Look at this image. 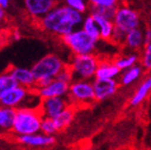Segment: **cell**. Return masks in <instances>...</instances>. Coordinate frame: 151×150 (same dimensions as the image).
<instances>
[{
	"label": "cell",
	"mask_w": 151,
	"mask_h": 150,
	"mask_svg": "<svg viewBox=\"0 0 151 150\" xmlns=\"http://www.w3.org/2000/svg\"><path fill=\"white\" fill-rule=\"evenodd\" d=\"M84 18L85 14L67 6L64 3H58L38 23L45 33L63 38L79 28V26L81 27Z\"/></svg>",
	"instance_id": "1"
},
{
	"label": "cell",
	"mask_w": 151,
	"mask_h": 150,
	"mask_svg": "<svg viewBox=\"0 0 151 150\" xmlns=\"http://www.w3.org/2000/svg\"><path fill=\"white\" fill-rule=\"evenodd\" d=\"M57 79H59V80H61V81H63V82H66V83H68V84H70L73 80H75V78H73V73H71L70 68H69L68 65H67L63 71L59 74V76L57 77Z\"/></svg>",
	"instance_id": "31"
},
{
	"label": "cell",
	"mask_w": 151,
	"mask_h": 150,
	"mask_svg": "<svg viewBox=\"0 0 151 150\" xmlns=\"http://www.w3.org/2000/svg\"><path fill=\"white\" fill-rule=\"evenodd\" d=\"M81 28L83 31H85L89 36L97 40H101V35H100V28L98 25L96 19L92 15H86L83 20V23L81 25Z\"/></svg>",
	"instance_id": "23"
},
{
	"label": "cell",
	"mask_w": 151,
	"mask_h": 150,
	"mask_svg": "<svg viewBox=\"0 0 151 150\" xmlns=\"http://www.w3.org/2000/svg\"><path fill=\"white\" fill-rule=\"evenodd\" d=\"M96 94V101H104L118 92L120 82L116 79L109 80H100L94 79L92 81Z\"/></svg>",
	"instance_id": "12"
},
{
	"label": "cell",
	"mask_w": 151,
	"mask_h": 150,
	"mask_svg": "<svg viewBox=\"0 0 151 150\" xmlns=\"http://www.w3.org/2000/svg\"><path fill=\"white\" fill-rule=\"evenodd\" d=\"M92 16L94 17L98 25H99L101 40H103V41H110L111 38H112L113 32H114V27H116L114 23H113V20L103 18V17L100 16H96V15H92Z\"/></svg>",
	"instance_id": "21"
},
{
	"label": "cell",
	"mask_w": 151,
	"mask_h": 150,
	"mask_svg": "<svg viewBox=\"0 0 151 150\" xmlns=\"http://www.w3.org/2000/svg\"><path fill=\"white\" fill-rule=\"evenodd\" d=\"M116 7H109V9H105V7H103V9H90L89 14L113 20L114 15H116Z\"/></svg>",
	"instance_id": "29"
},
{
	"label": "cell",
	"mask_w": 151,
	"mask_h": 150,
	"mask_svg": "<svg viewBox=\"0 0 151 150\" xmlns=\"http://www.w3.org/2000/svg\"><path fill=\"white\" fill-rule=\"evenodd\" d=\"M37 96L35 89H29L26 87L16 85L12 89L4 94L0 100V105L4 107L18 109L22 107H29V108H39L40 105L34 103L31 101L33 97Z\"/></svg>",
	"instance_id": "6"
},
{
	"label": "cell",
	"mask_w": 151,
	"mask_h": 150,
	"mask_svg": "<svg viewBox=\"0 0 151 150\" xmlns=\"http://www.w3.org/2000/svg\"><path fill=\"white\" fill-rule=\"evenodd\" d=\"M145 69L141 64H137L135 66L128 68L126 71H123L119 78V82L122 86H131L135 82H137L143 75H144Z\"/></svg>",
	"instance_id": "17"
},
{
	"label": "cell",
	"mask_w": 151,
	"mask_h": 150,
	"mask_svg": "<svg viewBox=\"0 0 151 150\" xmlns=\"http://www.w3.org/2000/svg\"><path fill=\"white\" fill-rule=\"evenodd\" d=\"M151 92V76L147 77L144 81H142L141 84L137 86L134 94H132L130 99V105L139 106L146 100V98Z\"/></svg>",
	"instance_id": "18"
},
{
	"label": "cell",
	"mask_w": 151,
	"mask_h": 150,
	"mask_svg": "<svg viewBox=\"0 0 151 150\" xmlns=\"http://www.w3.org/2000/svg\"><path fill=\"white\" fill-rule=\"evenodd\" d=\"M69 104L73 106L90 105L96 101L93 83L90 80L75 79L69 85L67 94Z\"/></svg>",
	"instance_id": "7"
},
{
	"label": "cell",
	"mask_w": 151,
	"mask_h": 150,
	"mask_svg": "<svg viewBox=\"0 0 151 150\" xmlns=\"http://www.w3.org/2000/svg\"><path fill=\"white\" fill-rule=\"evenodd\" d=\"M113 23L116 28H120L124 33H129L132 30L139 28L141 25V17L134 9L129 5L121 3L116 7Z\"/></svg>",
	"instance_id": "8"
},
{
	"label": "cell",
	"mask_w": 151,
	"mask_h": 150,
	"mask_svg": "<svg viewBox=\"0 0 151 150\" xmlns=\"http://www.w3.org/2000/svg\"><path fill=\"white\" fill-rule=\"evenodd\" d=\"M16 85V81L7 69L0 74V100L9 89H12Z\"/></svg>",
	"instance_id": "24"
},
{
	"label": "cell",
	"mask_w": 151,
	"mask_h": 150,
	"mask_svg": "<svg viewBox=\"0 0 151 150\" xmlns=\"http://www.w3.org/2000/svg\"><path fill=\"white\" fill-rule=\"evenodd\" d=\"M101 58L97 54L73 56L67 63L75 79L94 80Z\"/></svg>",
	"instance_id": "5"
},
{
	"label": "cell",
	"mask_w": 151,
	"mask_h": 150,
	"mask_svg": "<svg viewBox=\"0 0 151 150\" xmlns=\"http://www.w3.org/2000/svg\"><path fill=\"white\" fill-rule=\"evenodd\" d=\"M9 2H11V0H0V6L6 9L9 6Z\"/></svg>",
	"instance_id": "33"
},
{
	"label": "cell",
	"mask_w": 151,
	"mask_h": 150,
	"mask_svg": "<svg viewBox=\"0 0 151 150\" xmlns=\"http://www.w3.org/2000/svg\"><path fill=\"white\" fill-rule=\"evenodd\" d=\"M61 41L69 49L73 56L96 54L99 43V40L92 38L81 27L61 38Z\"/></svg>",
	"instance_id": "4"
},
{
	"label": "cell",
	"mask_w": 151,
	"mask_h": 150,
	"mask_svg": "<svg viewBox=\"0 0 151 150\" xmlns=\"http://www.w3.org/2000/svg\"><path fill=\"white\" fill-rule=\"evenodd\" d=\"M144 40H145V44L151 42V28L147 27L144 31Z\"/></svg>",
	"instance_id": "32"
},
{
	"label": "cell",
	"mask_w": 151,
	"mask_h": 150,
	"mask_svg": "<svg viewBox=\"0 0 151 150\" xmlns=\"http://www.w3.org/2000/svg\"><path fill=\"white\" fill-rule=\"evenodd\" d=\"M43 134L46 136H54L55 133L58 132V129L55 124L54 119H50V118H43L42 123H41V130Z\"/></svg>",
	"instance_id": "27"
},
{
	"label": "cell",
	"mask_w": 151,
	"mask_h": 150,
	"mask_svg": "<svg viewBox=\"0 0 151 150\" xmlns=\"http://www.w3.org/2000/svg\"><path fill=\"white\" fill-rule=\"evenodd\" d=\"M17 141L22 145L27 146V147L43 148L55 144L56 138L54 136H46V134H43L42 132H39V133L29 134V136H18Z\"/></svg>",
	"instance_id": "14"
},
{
	"label": "cell",
	"mask_w": 151,
	"mask_h": 150,
	"mask_svg": "<svg viewBox=\"0 0 151 150\" xmlns=\"http://www.w3.org/2000/svg\"><path fill=\"white\" fill-rule=\"evenodd\" d=\"M26 14L39 22L58 4L57 0H23Z\"/></svg>",
	"instance_id": "9"
},
{
	"label": "cell",
	"mask_w": 151,
	"mask_h": 150,
	"mask_svg": "<svg viewBox=\"0 0 151 150\" xmlns=\"http://www.w3.org/2000/svg\"><path fill=\"white\" fill-rule=\"evenodd\" d=\"M7 71L13 76L17 85H20V86L26 87V88L29 89H36L37 79H36L32 68L11 66V67L7 68Z\"/></svg>",
	"instance_id": "13"
},
{
	"label": "cell",
	"mask_w": 151,
	"mask_h": 150,
	"mask_svg": "<svg viewBox=\"0 0 151 150\" xmlns=\"http://www.w3.org/2000/svg\"><path fill=\"white\" fill-rule=\"evenodd\" d=\"M75 108H76L75 106L69 105L65 110L62 111L58 117L54 119L58 131L64 130V129H66L71 124V122H73V119H75V115H76Z\"/></svg>",
	"instance_id": "22"
},
{
	"label": "cell",
	"mask_w": 151,
	"mask_h": 150,
	"mask_svg": "<svg viewBox=\"0 0 151 150\" xmlns=\"http://www.w3.org/2000/svg\"><path fill=\"white\" fill-rule=\"evenodd\" d=\"M43 115L40 108L22 107L16 109L14 126L12 132L18 136H29L39 133L41 130V123Z\"/></svg>",
	"instance_id": "3"
},
{
	"label": "cell",
	"mask_w": 151,
	"mask_h": 150,
	"mask_svg": "<svg viewBox=\"0 0 151 150\" xmlns=\"http://www.w3.org/2000/svg\"><path fill=\"white\" fill-rule=\"evenodd\" d=\"M123 46L126 47L128 50L133 53H137L145 46L144 40V31L141 27L132 30L129 33H127L124 41Z\"/></svg>",
	"instance_id": "16"
},
{
	"label": "cell",
	"mask_w": 151,
	"mask_h": 150,
	"mask_svg": "<svg viewBox=\"0 0 151 150\" xmlns=\"http://www.w3.org/2000/svg\"><path fill=\"white\" fill-rule=\"evenodd\" d=\"M69 85L70 84L63 82V81L56 78V79H54L52 82H50L47 85L41 87V88H37L35 90L41 100L48 98H57V97L67 98Z\"/></svg>",
	"instance_id": "11"
},
{
	"label": "cell",
	"mask_w": 151,
	"mask_h": 150,
	"mask_svg": "<svg viewBox=\"0 0 151 150\" xmlns=\"http://www.w3.org/2000/svg\"><path fill=\"white\" fill-rule=\"evenodd\" d=\"M16 109L0 105V132H9L13 130Z\"/></svg>",
	"instance_id": "19"
},
{
	"label": "cell",
	"mask_w": 151,
	"mask_h": 150,
	"mask_svg": "<svg viewBox=\"0 0 151 150\" xmlns=\"http://www.w3.org/2000/svg\"><path fill=\"white\" fill-rule=\"evenodd\" d=\"M127 34L124 33L123 31H121L120 28H116L114 27V32H113V35L112 38H111V42H113L114 44L116 45H122L124 44V41H125V38Z\"/></svg>",
	"instance_id": "30"
},
{
	"label": "cell",
	"mask_w": 151,
	"mask_h": 150,
	"mask_svg": "<svg viewBox=\"0 0 151 150\" xmlns=\"http://www.w3.org/2000/svg\"><path fill=\"white\" fill-rule=\"evenodd\" d=\"M70 105L67 98L57 97V98H48L44 99L41 101L40 110L44 118L55 119L57 118L62 111H64L66 108Z\"/></svg>",
	"instance_id": "10"
},
{
	"label": "cell",
	"mask_w": 151,
	"mask_h": 150,
	"mask_svg": "<svg viewBox=\"0 0 151 150\" xmlns=\"http://www.w3.org/2000/svg\"><path fill=\"white\" fill-rule=\"evenodd\" d=\"M90 9H109L118 7L121 4V0H87Z\"/></svg>",
	"instance_id": "25"
},
{
	"label": "cell",
	"mask_w": 151,
	"mask_h": 150,
	"mask_svg": "<svg viewBox=\"0 0 151 150\" xmlns=\"http://www.w3.org/2000/svg\"><path fill=\"white\" fill-rule=\"evenodd\" d=\"M66 66L67 64L57 54H47L39 59L32 67V71L37 79L36 89L41 88L52 82Z\"/></svg>",
	"instance_id": "2"
},
{
	"label": "cell",
	"mask_w": 151,
	"mask_h": 150,
	"mask_svg": "<svg viewBox=\"0 0 151 150\" xmlns=\"http://www.w3.org/2000/svg\"><path fill=\"white\" fill-rule=\"evenodd\" d=\"M63 3L82 14H85L89 9L87 0H63Z\"/></svg>",
	"instance_id": "26"
},
{
	"label": "cell",
	"mask_w": 151,
	"mask_h": 150,
	"mask_svg": "<svg viewBox=\"0 0 151 150\" xmlns=\"http://www.w3.org/2000/svg\"><path fill=\"white\" fill-rule=\"evenodd\" d=\"M5 19V9L0 6V24L4 21Z\"/></svg>",
	"instance_id": "34"
},
{
	"label": "cell",
	"mask_w": 151,
	"mask_h": 150,
	"mask_svg": "<svg viewBox=\"0 0 151 150\" xmlns=\"http://www.w3.org/2000/svg\"><path fill=\"white\" fill-rule=\"evenodd\" d=\"M20 34H19V32H14V39L15 40H19L20 39Z\"/></svg>",
	"instance_id": "35"
},
{
	"label": "cell",
	"mask_w": 151,
	"mask_h": 150,
	"mask_svg": "<svg viewBox=\"0 0 151 150\" xmlns=\"http://www.w3.org/2000/svg\"><path fill=\"white\" fill-rule=\"evenodd\" d=\"M116 65L120 68V71H126L128 68L135 66L141 62V56L137 53H128V54H123L120 56H116V59L113 60Z\"/></svg>",
	"instance_id": "20"
},
{
	"label": "cell",
	"mask_w": 151,
	"mask_h": 150,
	"mask_svg": "<svg viewBox=\"0 0 151 150\" xmlns=\"http://www.w3.org/2000/svg\"><path fill=\"white\" fill-rule=\"evenodd\" d=\"M141 65L145 71H151V42L145 44L141 55Z\"/></svg>",
	"instance_id": "28"
},
{
	"label": "cell",
	"mask_w": 151,
	"mask_h": 150,
	"mask_svg": "<svg viewBox=\"0 0 151 150\" xmlns=\"http://www.w3.org/2000/svg\"><path fill=\"white\" fill-rule=\"evenodd\" d=\"M121 73L120 68L116 65L113 60L109 59H101L100 64L98 66L96 78L100 80H109V79H118L120 78Z\"/></svg>",
	"instance_id": "15"
}]
</instances>
